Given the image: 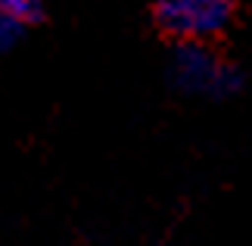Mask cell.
Here are the masks:
<instances>
[{"mask_svg": "<svg viewBox=\"0 0 252 246\" xmlns=\"http://www.w3.org/2000/svg\"><path fill=\"white\" fill-rule=\"evenodd\" d=\"M234 0H159L156 22L181 44H206L230 25Z\"/></svg>", "mask_w": 252, "mask_h": 246, "instance_id": "obj_1", "label": "cell"}, {"mask_svg": "<svg viewBox=\"0 0 252 246\" xmlns=\"http://www.w3.org/2000/svg\"><path fill=\"white\" fill-rule=\"evenodd\" d=\"M171 78L181 91L196 97H227L240 87V75L206 44H181L171 60Z\"/></svg>", "mask_w": 252, "mask_h": 246, "instance_id": "obj_2", "label": "cell"}, {"mask_svg": "<svg viewBox=\"0 0 252 246\" xmlns=\"http://www.w3.org/2000/svg\"><path fill=\"white\" fill-rule=\"evenodd\" d=\"M0 9L9 16H16L19 22H32L41 13V0H0Z\"/></svg>", "mask_w": 252, "mask_h": 246, "instance_id": "obj_3", "label": "cell"}, {"mask_svg": "<svg viewBox=\"0 0 252 246\" xmlns=\"http://www.w3.org/2000/svg\"><path fill=\"white\" fill-rule=\"evenodd\" d=\"M22 25H25V22H19L16 16H9V13H3V9H0V53L9 50V47L19 41Z\"/></svg>", "mask_w": 252, "mask_h": 246, "instance_id": "obj_4", "label": "cell"}]
</instances>
